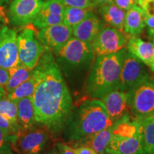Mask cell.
<instances>
[{
  "label": "cell",
  "mask_w": 154,
  "mask_h": 154,
  "mask_svg": "<svg viewBox=\"0 0 154 154\" xmlns=\"http://www.w3.org/2000/svg\"><path fill=\"white\" fill-rule=\"evenodd\" d=\"M35 67L40 72L32 96L36 123L55 131L66 122L72 109V97L51 50L46 49Z\"/></svg>",
  "instance_id": "cell-1"
},
{
  "label": "cell",
  "mask_w": 154,
  "mask_h": 154,
  "mask_svg": "<svg viewBox=\"0 0 154 154\" xmlns=\"http://www.w3.org/2000/svg\"><path fill=\"white\" fill-rule=\"evenodd\" d=\"M69 140L78 142L97 134L113 123L100 99H88L71 111L66 121Z\"/></svg>",
  "instance_id": "cell-2"
},
{
  "label": "cell",
  "mask_w": 154,
  "mask_h": 154,
  "mask_svg": "<svg viewBox=\"0 0 154 154\" xmlns=\"http://www.w3.org/2000/svg\"><path fill=\"white\" fill-rule=\"evenodd\" d=\"M126 49L114 54L96 57L86 84V93L100 99L119 88V78Z\"/></svg>",
  "instance_id": "cell-3"
},
{
  "label": "cell",
  "mask_w": 154,
  "mask_h": 154,
  "mask_svg": "<svg viewBox=\"0 0 154 154\" xmlns=\"http://www.w3.org/2000/svg\"><path fill=\"white\" fill-rule=\"evenodd\" d=\"M111 154H145L141 123L126 113L116 121L106 149Z\"/></svg>",
  "instance_id": "cell-4"
},
{
  "label": "cell",
  "mask_w": 154,
  "mask_h": 154,
  "mask_svg": "<svg viewBox=\"0 0 154 154\" xmlns=\"http://www.w3.org/2000/svg\"><path fill=\"white\" fill-rule=\"evenodd\" d=\"M129 111L134 119H143L154 113V77L149 75L127 92Z\"/></svg>",
  "instance_id": "cell-5"
},
{
  "label": "cell",
  "mask_w": 154,
  "mask_h": 154,
  "mask_svg": "<svg viewBox=\"0 0 154 154\" xmlns=\"http://www.w3.org/2000/svg\"><path fill=\"white\" fill-rule=\"evenodd\" d=\"M19 63L33 69L47 47L40 42L34 29L26 27L17 35Z\"/></svg>",
  "instance_id": "cell-6"
},
{
  "label": "cell",
  "mask_w": 154,
  "mask_h": 154,
  "mask_svg": "<svg viewBox=\"0 0 154 154\" xmlns=\"http://www.w3.org/2000/svg\"><path fill=\"white\" fill-rule=\"evenodd\" d=\"M54 53L58 58L73 66L90 63L95 55L91 43L83 42L74 36Z\"/></svg>",
  "instance_id": "cell-7"
},
{
  "label": "cell",
  "mask_w": 154,
  "mask_h": 154,
  "mask_svg": "<svg viewBox=\"0 0 154 154\" xmlns=\"http://www.w3.org/2000/svg\"><path fill=\"white\" fill-rule=\"evenodd\" d=\"M149 75L143 63L126 50L121 66L118 90L127 93Z\"/></svg>",
  "instance_id": "cell-8"
},
{
  "label": "cell",
  "mask_w": 154,
  "mask_h": 154,
  "mask_svg": "<svg viewBox=\"0 0 154 154\" xmlns=\"http://www.w3.org/2000/svg\"><path fill=\"white\" fill-rule=\"evenodd\" d=\"M128 38L123 32L110 26H103L91 43L94 52L98 56L118 52L126 47Z\"/></svg>",
  "instance_id": "cell-9"
},
{
  "label": "cell",
  "mask_w": 154,
  "mask_h": 154,
  "mask_svg": "<svg viewBox=\"0 0 154 154\" xmlns=\"http://www.w3.org/2000/svg\"><path fill=\"white\" fill-rule=\"evenodd\" d=\"M49 140V135L44 128H30L20 131L17 134L14 145L15 153L18 154H40Z\"/></svg>",
  "instance_id": "cell-10"
},
{
  "label": "cell",
  "mask_w": 154,
  "mask_h": 154,
  "mask_svg": "<svg viewBox=\"0 0 154 154\" xmlns=\"http://www.w3.org/2000/svg\"><path fill=\"white\" fill-rule=\"evenodd\" d=\"M44 0H14L9 9V19L14 26H27L32 22Z\"/></svg>",
  "instance_id": "cell-11"
},
{
  "label": "cell",
  "mask_w": 154,
  "mask_h": 154,
  "mask_svg": "<svg viewBox=\"0 0 154 154\" xmlns=\"http://www.w3.org/2000/svg\"><path fill=\"white\" fill-rule=\"evenodd\" d=\"M19 63L17 32L4 25L0 30V67L9 69Z\"/></svg>",
  "instance_id": "cell-12"
},
{
  "label": "cell",
  "mask_w": 154,
  "mask_h": 154,
  "mask_svg": "<svg viewBox=\"0 0 154 154\" xmlns=\"http://www.w3.org/2000/svg\"><path fill=\"white\" fill-rule=\"evenodd\" d=\"M37 37L45 47L54 52L72 37V28L63 23L40 29Z\"/></svg>",
  "instance_id": "cell-13"
},
{
  "label": "cell",
  "mask_w": 154,
  "mask_h": 154,
  "mask_svg": "<svg viewBox=\"0 0 154 154\" xmlns=\"http://www.w3.org/2000/svg\"><path fill=\"white\" fill-rule=\"evenodd\" d=\"M64 8L59 0L44 1L32 23L38 29L63 23Z\"/></svg>",
  "instance_id": "cell-14"
},
{
  "label": "cell",
  "mask_w": 154,
  "mask_h": 154,
  "mask_svg": "<svg viewBox=\"0 0 154 154\" xmlns=\"http://www.w3.org/2000/svg\"><path fill=\"white\" fill-rule=\"evenodd\" d=\"M100 100L103 103L109 118L115 122L129 111L127 93L114 90L103 96Z\"/></svg>",
  "instance_id": "cell-15"
},
{
  "label": "cell",
  "mask_w": 154,
  "mask_h": 154,
  "mask_svg": "<svg viewBox=\"0 0 154 154\" xmlns=\"http://www.w3.org/2000/svg\"><path fill=\"white\" fill-rule=\"evenodd\" d=\"M127 50L154 72V47L150 42H145L136 36L128 38Z\"/></svg>",
  "instance_id": "cell-16"
},
{
  "label": "cell",
  "mask_w": 154,
  "mask_h": 154,
  "mask_svg": "<svg viewBox=\"0 0 154 154\" xmlns=\"http://www.w3.org/2000/svg\"><path fill=\"white\" fill-rule=\"evenodd\" d=\"M103 27L101 21L92 13L72 28V34L78 39L91 44Z\"/></svg>",
  "instance_id": "cell-17"
},
{
  "label": "cell",
  "mask_w": 154,
  "mask_h": 154,
  "mask_svg": "<svg viewBox=\"0 0 154 154\" xmlns=\"http://www.w3.org/2000/svg\"><path fill=\"white\" fill-rule=\"evenodd\" d=\"M145 11L137 4L126 11L123 32L129 36H138L146 27Z\"/></svg>",
  "instance_id": "cell-18"
},
{
  "label": "cell",
  "mask_w": 154,
  "mask_h": 154,
  "mask_svg": "<svg viewBox=\"0 0 154 154\" xmlns=\"http://www.w3.org/2000/svg\"><path fill=\"white\" fill-rule=\"evenodd\" d=\"M18 123L21 131L29 130L36 124L35 113L32 97H25L17 101Z\"/></svg>",
  "instance_id": "cell-19"
},
{
  "label": "cell",
  "mask_w": 154,
  "mask_h": 154,
  "mask_svg": "<svg viewBox=\"0 0 154 154\" xmlns=\"http://www.w3.org/2000/svg\"><path fill=\"white\" fill-rule=\"evenodd\" d=\"M116 126V121L97 134L92 135L86 139L76 142L77 146H88L95 150L99 154H106V147L111 139V135Z\"/></svg>",
  "instance_id": "cell-20"
},
{
  "label": "cell",
  "mask_w": 154,
  "mask_h": 154,
  "mask_svg": "<svg viewBox=\"0 0 154 154\" xmlns=\"http://www.w3.org/2000/svg\"><path fill=\"white\" fill-rule=\"evenodd\" d=\"M99 11L105 22L111 27L123 32L126 11L117 7L113 2L99 6Z\"/></svg>",
  "instance_id": "cell-21"
},
{
  "label": "cell",
  "mask_w": 154,
  "mask_h": 154,
  "mask_svg": "<svg viewBox=\"0 0 154 154\" xmlns=\"http://www.w3.org/2000/svg\"><path fill=\"white\" fill-rule=\"evenodd\" d=\"M40 79V72L38 69L35 67L33 69V73L32 76L27 80L23 82L13 91L7 94V98L13 101H18V100L25 97H32L34 91H35L36 86H37L38 81Z\"/></svg>",
  "instance_id": "cell-22"
},
{
  "label": "cell",
  "mask_w": 154,
  "mask_h": 154,
  "mask_svg": "<svg viewBox=\"0 0 154 154\" xmlns=\"http://www.w3.org/2000/svg\"><path fill=\"white\" fill-rule=\"evenodd\" d=\"M33 69H28L27 67L23 66L20 63L16 66L9 69V79L6 86L7 94L13 91L17 86L27 80L32 76Z\"/></svg>",
  "instance_id": "cell-23"
},
{
  "label": "cell",
  "mask_w": 154,
  "mask_h": 154,
  "mask_svg": "<svg viewBox=\"0 0 154 154\" xmlns=\"http://www.w3.org/2000/svg\"><path fill=\"white\" fill-rule=\"evenodd\" d=\"M93 8L65 7L63 23L73 28L93 12Z\"/></svg>",
  "instance_id": "cell-24"
},
{
  "label": "cell",
  "mask_w": 154,
  "mask_h": 154,
  "mask_svg": "<svg viewBox=\"0 0 154 154\" xmlns=\"http://www.w3.org/2000/svg\"><path fill=\"white\" fill-rule=\"evenodd\" d=\"M140 120L145 154H151L154 151V113Z\"/></svg>",
  "instance_id": "cell-25"
},
{
  "label": "cell",
  "mask_w": 154,
  "mask_h": 154,
  "mask_svg": "<svg viewBox=\"0 0 154 154\" xmlns=\"http://www.w3.org/2000/svg\"><path fill=\"white\" fill-rule=\"evenodd\" d=\"M0 114L8 119L13 124L19 126L17 101L9 99L7 96L0 99Z\"/></svg>",
  "instance_id": "cell-26"
},
{
  "label": "cell",
  "mask_w": 154,
  "mask_h": 154,
  "mask_svg": "<svg viewBox=\"0 0 154 154\" xmlns=\"http://www.w3.org/2000/svg\"><path fill=\"white\" fill-rule=\"evenodd\" d=\"M17 134H9L0 129V154H16L14 145Z\"/></svg>",
  "instance_id": "cell-27"
},
{
  "label": "cell",
  "mask_w": 154,
  "mask_h": 154,
  "mask_svg": "<svg viewBox=\"0 0 154 154\" xmlns=\"http://www.w3.org/2000/svg\"><path fill=\"white\" fill-rule=\"evenodd\" d=\"M64 7H79V8H95L90 0H59Z\"/></svg>",
  "instance_id": "cell-28"
},
{
  "label": "cell",
  "mask_w": 154,
  "mask_h": 154,
  "mask_svg": "<svg viewBox=\"0 0 154 154\" xmlns=\"http://www.w3.org/2000/svg\"><path fill=\"white\" fill-rule=\"evenodd\" d=\"M0 129L5 131L9 134H18L21 131L20 127L13 124L8 119L0 114Z\"/></svg>",
  "instance_id": "cell-29"
},
{
  "label": "cell",
  "mask_w": 154,
  "mask_h": 154,
  "mask_svg": "<svg viewBox=\"0 0 154 154\" xmlns=\"http://www.w3.org/2000/svg\"><path fill=\"white\" fill-rule=\"evenodd\" d=\"M112 2L119 8L127 11L137 4V0H112Z\"/></svg>",
  "instance_id": "cell-30"
},
{
  "label": "cell",
  "mask_w": 154,
  "mask_h": 154,
  "mask_svg": "<svg viewBox=\"0 0 154 154\" xmlns=\"http://www.w3.org/2000/svg\"><path fill=\"white\" fill-rule=\"evenodd\" d=\"M74 148L76 154H99L95 150L88 146H77Z\"/></svg>",
  "instance_id": "cell-31"
},
{
  "label": "cell",
  "mask_w": 154,
  "mask_h": 154,
  "mask_svg": "<svg viewBox=\"0 0 154 154\" xmlns=\"http://www.w3.org/2000/svg\"><path fill=\"white\" fill-rule=\"evenodd\" d=\"M57 147L59 154H76L74 148L66 145V143H58Z\"/></svg>",
  "instance_id": "cell-32"
},
{
  "label": "cell",
  "mask_w": 154,
  "mask_h": 154,
  "mask_svg": "<svg viewBox=\"0 0 154 154\" xmlns=\"http://www.w3.org/2000/svg\"><path fill=\"white\" fill-rule=\"evenodd\" d=\"M145 24L149 35L154 34V14H146Z\"/></svg>",
  "instance_id": "cell-33"
},
{
  "label": "cell",
  "mask_w": 154,
  "mask_h": 154,
  "mask_svg": "<svg viewBox=\"0 0 154 154\" xmlns=\"http://www.w3.org/2000/svg\"><path fill=\"white\" fill-rule=\"evenodd\" d=\"M9 79V69H3L0 67V85L5 86H7Z\"/></svg>",
  "instance_id": "cell-34"
},
{
  "label": "cell",
  "mask_w": 154,
  "mask_h": 154,
  "mask_svg": "<svg viewBox=\"0 0 154 154\" xmlns=\"http://www.w3.org/2000/svg\"><path fill=\"white\" fill-rule=\"evenodd\" d=\"M90 1L95 7H98V6L99 7L101 5L112 2V0H90Z\"/></svg>",
  "instance_id": "cell-35"
},
{
  "label": "cell",
  "mask_w": 154,
  "mask_h": 154,
  "mask_svg": "<svg viewBox=\"0 0 154 154\" xmlns=\"http://www.w3.org/2000/svg\"><path fill=\"white\" fill-rule=\"evenodd\" d=\"M7 94H7V90H6L5 86L0 85V99H1V98L5 97V96H7Z\"/></svg>",
  "instance_id": "cell-36"
},
{
  "label": "cell",
  "mask_w": 154,
  "mask_h": 154,
  "mask_svg": "<svg viewBox=\"0 0 154 154\" xmlns=\"http://www.w3.org/2000/svg\"><path fill=\"white\" fill-rule=\"evenodd\" d=\"M42 154V153H40ZM42 154H59V152H58V150L56 149V148H53L51 150H49V151L46 152V153H42Z\"/></svg>",
  "instance_id": "cell-37"
},
{
  "label": "cell",
  "mask_w": 154,
  "mask_h": 154,
  "mask_svg": "<svg viewBox=\"0 0 154 154\" xmlns=\"http://www.w3.org/2000/svg\"><path fill=\"white\" fill-rule=\"evenodd\" d=\"M150 1V0H137V5L139 6V7H142L143 6L144 4H146L147 2Z\"/></svg>",
  "instance_id": "cell-38"
},
{
  "label": "cell",
  "mask_w": 154,
  "mask_h": 154,
  "mask_svg": "<svg viewBox=\"0 0 154 154\" xmlns=\"http://www.w3.org/2000/svg\"><path fill=\"white\" fill-rule=\"evenodd\" d=\"M10 0H0V7L5 4H7Z\"/></svg>",
  "instance_id": "cell-39"
},
{
  "label": "cell",
  "mask_w": 154,
  "mask_h": 154,
  "mask_svg": "<svg viewBox=\"0 0 154 154\" xmlns=\"http://www.w3.org/2000/svg\"><path fill=\"white\" fill-rule=\"evenodd\" d=\"M150 37H151V43L153 44V46L154 47V34H151V35H150Z\"/></svg>",
  "instance_id": "cell-40"
},
{
  "label": "cell",
  "mask_w": 154,
  "mask_h": 154,
  "mask_svg": "<svg viewBox=\"0 0 154 154\" xmlns=\"http://www.w3.org/2000/svg\"><path fill=\"white\" fill-rule=\"evenodd\" d=\"M4 26V24H2V22H0V30L2 29V28Z\"/></svg>",
  "instance_id": "cell-41"
},
{
  "label": "cell",
  "mask_w": 154,
  "mask_h": 154,
  "mask_svg": "<svg viewBox=\"0 0 154 154\" xmlns=\"http://www.w3.org/2000/svg\"><path fill=\"white\" fill-rule=\"evenodd\" d=\"M0 22H4V19H3V17L1 16V15H0Z\"/></svg>",
  "instance_id": "cell-42"
},
{
  "label": "cell",
  "mask_w": 154,
  "mask_h": 154,
  "mask_svg": "<svg viewBox=\"0 0 154 154\" xmlns=\"http://www.w3.org/2000/svg\"><path fill=\"white\" fill-rule=\"evenodd\" d=\"M106 154H111V153H106Z\"/></svg>",
  "instance_id": "cell-43"
},
{
  "label": "cell",
  "mask_w": 154,
  "mask_h": 154,
  "mask_svg": "<svg viewBox=\"0 0 154 154\" xmlns=\"http://www.w3.org/2000/svg\"><path fill=\"white\" fill-rule=\"evenodd\" d=\"M151 154H154V151H153V153H152Z\"/></svg>",
  "instance_id": "cell-44"
}]
</instances>
